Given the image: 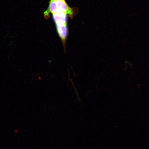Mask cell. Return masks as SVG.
Instances as JSON below:
<instances>
[{
	"instance_id": "cell-2",
	"label": "cell",
	"mask_w": 149,
	"mask_h": 149,
	"mask_svg": "<svg viewBox=\"0 0 149 149\" xmlns=\"http://www.w3.org/2000/svg\"><path fill=\"white\" fill-rule=\"evenodd\" d=\"M58 34L60 37L65 49L66 42L68 34V23L55 24Z\"/></svg>"
},
{
	"instance_id": "cell-1",
	"label": "cell",
	"mask_w": 149,
	"mask_h": 149,
	"mask_svg": "<svg viewBox=\"0 0 149 149\" xmlns=\"http://www.w3.org/2000/svg\"><path fill=\"white\" fill-rule=\"evenodd\" d=\"M77 13V9L69 6L65 0H50L49 5L44 12V16L45 18L48 19L50 14L65 13L72 19Z\"/></svg>"
},
{
	"instance_id": "cell-3",
	"label": "cell",
	"mask_w": 149,
	"mask_h": 149,
	"mask_svg": "<svg viewBox=\"0 0 149 149\" xmlns=\"http://www.w3.org/2000/svg\"><path fill=\"white\" fill-rule=\"evenodd\" d=\"M53 18L55 24L68 23V15L65 13L53 14Z\"/></svg>"
}]
</instances>
